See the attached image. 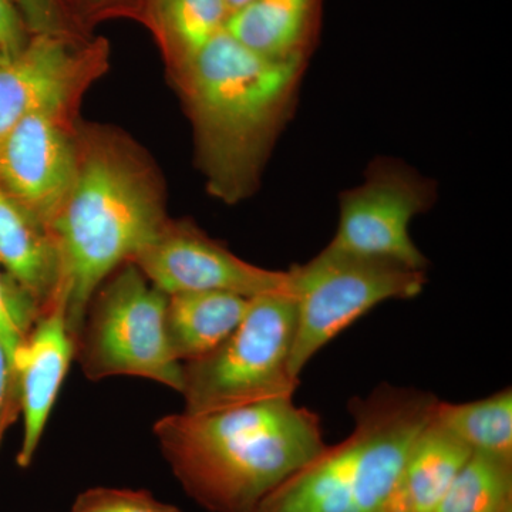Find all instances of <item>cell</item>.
<instances>
[{"instance_id":"cell-16","label":"cell","mask_w":512,"mask_h":512,"mask_svg":"<svg viewBox=\"0 0 512 512\" xmlns=\"http://www.w3.org/2000/svg\"><path fill=\"white\" fill-rule=\"evenodd\" d=\"M471 453L433 416L407 453L389 512H434Z\"/></svg>"},{"instance_id":"cell-13","label":"cell","mask_w":512,"mask_h":512,"mask_svg":"<svg viewBox=\"0 0 512 512\" xmlns=\"http://www.w3.org/2000/svg\"><path fill=\"white\" fill-rule=\"evenodd\" d=\"M0 268L39 315L60 298L62 266L50 229L0 185Z\"/></svg>"},{"instance_id":"cell-25","label":"cell","mask_w":512,"mask_h":512,"mask_svg":"<svg viewBox=\"0 0 512 512\" xmlns=\"http://www.w3.org/2000/svg\"><path fill=\"white\" fill-rule=\"evenodd\" d=\"M20 414L18 390L8 353L0 343V444L6 429Z\"/></svg>"},{"instance_id":"cell-20","label":"cell","mask_w":512,"mask_h":512,"mask_svg":"<svg viewBox=\"0 0 512 512\" xmlns=\"http://www.w3.org/2000/svg\"><path fill=\"white\" fill-rule=\"evenodd\" d=\"M37 316L39 311L28 296L0 271V343L8 353L10 367Z\"/></svg>"},{"instance_id":"cell-2","label":"cell","mask_w":512,"mask_h":512,"mask_svg":"<svg viewBox=\"0 0 512 512\" xmlns=\"http://www.w3.org/2000/svg\"><path fill=\"white\" fill-rule=\"evenodd\" d=\"M306 66L258 55L224 29L170 77L191 123L195 164L212 198L235 205L258 191L295 111Z\"/></svg>"},{"instance_id":"cell-18","label":"cell","mask_w":512,"mask_h":512,"mask_svg":"<svg viewBox=\"0 0 512 512\" xmlns=\"http://www.w3.org/2000/svg\"><path fill=\"white\" fill-rule=\"evenodd\" d=\"M434 420L473 451L512 460V390L470 403H437Z\"/></svg>"},{"instance_id":"cell-14","label":"cell","mask_w":512,"mask_h":512,"mask_svg":"<svg viewBox=\"0 0 512 512\" xmlns=\"http://www.w3.org/2000/svg\"><path fill=\"white\" fill-rule=\"evenodd\" d=\"M323 0H254L229 16L225 30L258 55L306 62L318 45Z\"/></svg>"},{"instance_id":"cell-15","label":"cell","mask_w":512,"mask_h":512,"mask_svg":"<svg viewBox=\"0 0 512 512\" xmlns=\"http://www.w3.org/2000/svg\"><path fill=\"white\" fill-rule=\"evenodd\" d=\"M251 299L237 293L191 291L168 295L165 335L180 363L207 356L238 328Z\"/></svg>"},{"instance_id":"cell-21","label":"cell","mask_w":512,"mask_h":512,"mask_svg":"<svg viewBox=\"0 0 512 512\" xmlns=\"http://www.w3.org/2000/svg\"><path fill=\"white\" fill-rule=\"evenodd\" d=\"M72 512H181L161 503L143 490L97 487L84 491L74 501Z\"/></svg>"},{"instance_id":"cell-5","label":"cell","mask_w":512,"mask_h":512,"mask_svg":"<svg viewBox=\"0 0 512 512\" xmlns=\"http://www.w3.org/2000/svg\"><path fill=\"white\" fill-rule=\"evenodd\" d=\"M296 316L292 293L252 298L247 315L217 349L183 363L184 413L292 399L299 386L291 369Z\"/></svg>"},{"instance_id":"cell-22","label":"cell","mask_w":512,"mask_h":512,"mask_svg":"<svg viewBox=\"0 0 512 512\" xmlns=\"http://www.w3.org/2000/svg\"><path fill=\"white\" fill-rule=\"evenodd\" d=\"M32 35L92 37L76 22L66 0H15Z\"/></svg>"},{"instance_id":"cell-26","label":"cell","mask_w":512,"mask_h":512,"mask_svg":"<svg viewBox=\"0 0 512 512\" xmlns=\"http://www.w3.org/2000/svg\"><path fill=\"white\" fill-rule=\"evenodd\" d=\"M225 6H227L228 15H234L238 10L244 9L245 6L249 5V3L254 2V0H224Z\"/></svg>"},{"instance_id":"cell-24","label":"cell","mask_w":512,"mask_h":512,"mask_svg":"<svg viewBox=\"0 0 512 512\" xmlns=\"http://www.w3.org/2000/svg\"><path fill=\"white\" fill-rule=\"evenodd\" d=\"M32 36L15 0H0V50L6 59L18 56Z\"/></svg>"},{"instance_id":"cell-17","label":"cell","mask_w":512,"mask_h":512,"mask_svg":"<svg viewBox=\"0 0 512 512\" xmlns=\"http://www.w3.org/2000/svg\"><path fill=\"white\" fill-rule=\"evenodd\" d=\"M228 18L224 0H143L136 22L156 40L171 77L225 29Z\"/></svg>"},{"instance_id":"cell-28","label":"cell","mask_w":512,"mask_h":512,"mask_svg":"<svg viewBox=\"0 0 512 512\" xmlns=\"http://www.w3.org/2000/svg\"><path fill=\"white\" fill-rule=\"evenodd\" d=\"M505 512H512V507L508 508V510Z\"/></svg>"},{"instance_id":"cell-27","label":"cell","mask_w":512,"mask_h":512,"mask_svg":"<svg viewBox=\"0 0 512 512\" xmlns=\"http://www.w3.org/2000/svg\"><path fill=\"white\" fill-rule=\"evenodd\" d=\"M8 62V59H6L5 55H3L2 50H0V66H2L3 63Z\"/></svg>"},{"instance_id":"cell-10","label":"cell","mask_w":512,"mask_h":512,"mask_svg":"<svg viewBox=\"0 0 512 512\" xmlns=\"http://www.w3.org/2000/svg\"><path fill=\"white\" fill-rule=\"evenodd\" d=\"M131 262L167 295L221 291L252 299L269 293H291L288 272L249 264L191 220L170 218Z\"/></svg>"},{"instance_id":"cell-23","label":"cell","mask_w":512,"mask_h":512,"mask_svg":"<svg viewBox=\"0 0 512 512\" xmlns=\"http://www.w3.org/2000/svg\"><path fill=\"white\" fill-rule=\"evenodd\" d=\"M76 22L90 35L101 22L111 19L136 20L143 0H66Z\"/></svg>"},{"instance_id":"cell-6","label":"cell","mask_w":512,"mask_h":512,"mask_svg":"<svg viewBox=\"0 0 512 512\" xmlns=\"http://www.w3.org/2000/svg\"><path fill=\"white\" fill-rule=\"evenodd\" d=\"M167 293L134 262L111 272L94 291L76 339V357L87 379L144 377L181 392L183 363L165 335Z\"/></svg>"},{"instance_id":"cell-4","label":"cell","mask_w":512,"mask_h":512,"mask_svg":"<svg viewBox=\"0 0 512 512\" xmlns=\"http://www.w3.org/2000/svg\"><path fill=\"white\" fill-rule=\"evenodd\" d=\"M437 403L431 393L390 384L350 400L348 439L326 446L256 512H389L407 453Z\"/></svg>"},{"instance_id":"cell-11","label":"cell","mask_w":512,"mask_h":512,"mask_svg":"<svg viewBox=\"0 0 512 512\" xmlns=\"http://www.w3.org/2000/svg\"><path fill=\"white\" fill-rule=\"evenodd\" d=\"M110 66L106 37L33 35L0 66V141L29 113L84 94Z\"/></svg>"},{"instance_id":"cell-12","label":"cell","mask_w":512,"mask_h":512,"mask_svg":"<svg viewBox=\"0 0 512 512\" xmlns=\"http://www.w3.org/2000/svg\"><path fill=\"white\" fill-rule=\"evenodd\" d=\"M74 353L76 342L67 326L66 303L59 298L37 316L12 363L23 417V439L16 458L19 467L28 468L35 458Z\"/></svg>"},{"instance_id":"cell-8","label":"cell","mask_w":512,"mask_h":512,"mask_svg":"<svg viewBox=\"0 0 512 512\" xmlns=\"http://www.w3.org/2000/svg\"><path fill=\"white\" fill-rule=\"evenodd\" d=\"M436 181L394 158H377L365 181L339 197V224L330 248L389 259L426 271V256L410 237V222L436 204Z\"/></svg>"},{"instance_id":"cell-19","label":"cell","mask_w":512,"mask_h":512,"mask_svg":"<svg viewBox=\"0 0 512 512\" xmlns=\"http://www.w3.org/2000/svg\"><path fill=\"white\" fill-rule=\"evenodd\" d=\"M512 507V460L473 451L434 512H505Z\"/></svg>"},{"instance_id":"cell-7","label":"cell","mask_w":512,"mask_h":512,"mask_svg":"<svg viewBox=\"0 0 512 512\" xmlns=\"http://www.w3.org/2000/svg\"><path fill=\"white\" fill-rule=\"evenodd\" d=\"M286 272L298 311L291 355L296 377L330 340L379 303L416 298L427 284L426 271L329 245Z\"/></svg>"},{"instance_id":"cell-9","label":"cell","mask_w":512,"mask_h":512,"mask_svg":"<svg viewBox=\"0 0 512 512\" xmlns=\"http://www.w3.org/2000/svg\"><path fill=\"white\" fill-rule=\"evenodd\" d=\"M83 99L55 101L0 141V185L49 228L74 180Z\"/></svg>"},{"instance_id":"cell-3","label":"cell","mask_w":512,"mask_h":512,"mask_svg":"<svg viewBox=\"0 0 512 512\" xmlns=\"http://www.w3.org/2000/svg\"><path fill=\"white\" fill-rule=\"evenodd\" d=\"M158 447L185 494L208 512H256L326 448L318 414L292 399L165 416Z\"/></svg>"},{"instance_id":"cell-1","label":"cell","mask_w":512,"mask_h":512,"mask_svg":"<svg viewBox=\"0 0 512 512\" xmlns=\"http://www.w3.org/2000/svg\"><path fill=\"white\" fill-rule=\"evenodd\" d=\"M168 220L163 174L150 154L120 128L80 120L76 174L49 225L74 342L94 291Z\"/></svg>"}]
</instances>
